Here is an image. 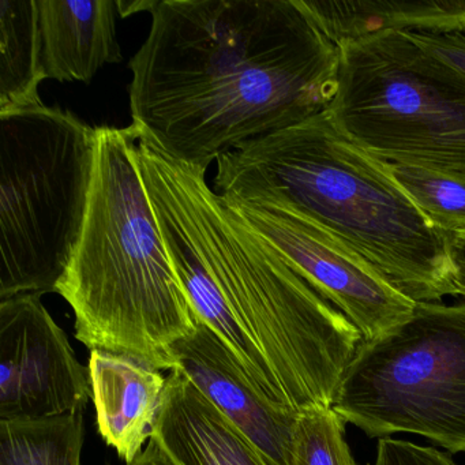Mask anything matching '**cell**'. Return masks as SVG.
<instances>
[{"label":"cell","instance_id":"6da1fadb","mask_svg":"<svg viewBox=\"0 0 465 465\" xmlns=\"http://www.w3.org/2000/svg\"><path fill=\"white\" fill-rule=\"evenodd\" d=\"M130 61L135 132L209 167L331 108L340 47L298 0H160Z\"/></svg>","mask_w":465,"mask_h":465},{"label":"cell","instance_id":"7a4b0ae2","mask_svg":"<svg viewBox=\"0 0 465 465\" xmlns=\"http://www.w3.org/2000/svg\"><path fill=\"white\" fill-rule=\"evenodd\" d=\"M224 200L273 203L309 217L371 262L413 302L456 295L448 233L348 140L329 110L242 143L217 160Z\"/></svg>","mask_w":465,"mask_h":465},{"label":"cell","instance_id":"3957f363","mask_svg":"<svg viewBox=\"0 0 465 465\" xmlns=\"http://www.w3.org/2000/svg\"><path fill=\"white\" fill-rule=\"evenodd\" d=\"M135 148L132 124L96 127L85 224L56 292L89 350L173 371V348L200 318L168 255Z\"/></svg>","mask_w":465,"mask_h":465},{"label":"cell","instance_id":"277c9868","mask_svg":"<svg viewBox=\"0 0 465 465\" xmlns=\"http://www.w3.org/2000/svg\"><path fill=\"white\" fill-rule=\"evenodd\" d=\"M137 134L138 159L167 187L233 314L252 336L295 412L331 407L364 337L302 279L206 182L208 167L173 159Z\"/></svg>","mask_w":465,"mask_h":465},{"label":"cell","instance_id":"5b68a950","mask_svg":"<svg viewBox=\"0 0 465 465\" xmlns=\"http://www.w3.org/2000/svg\"><path fill=\"white\" fill-rule=\"evenodd\" d=\"M96 127L42 104L0 115V301L56 292L80 242Z\"/></svg>","mask_w":465,"mask_h":465},{"label":"cell","instance_id":"8992f818","mask_svg":"<svg viewBox=\"0 0 465 465\" xmlns=\"http://www.w3.org/2000/svg\"><path fill=\"white\" fill-rule=\"evenodd\" d=\"M340 47L337 129L381 162L465 173V74L404 32Z\"/></svg>","mask_w":465,"mask_h":465},{"label":"cell","instance_id":"52a82bcc","mask_svg":"<svg viewBox=\"0 0 465 465\" xmlns=\"http://www.w3.org/2000/svg\"><path fill=\"white\" fill-rule=\"evenodd\" d=\"M331 408L371 438L405 432L465 451V302H416L407 321L363 340Z\"/></svg>","mask_w":465,"mask_h":465},{"label":"cell","instance_id":"ba28073f","mask_svg":"<svg viewBox=\"0 0 465 465\" xmlns=\"http://www.w3.org/2000/svg\"><path fill=\"white\" fill-rule=\"evenodd\" d=\"M320 295L341 312L364 340L407 321L416 302L397 290L352 247L288 206L224 200Z\"/></svg>","mask_w":465,"mask_h":465},{"label":"cell","instance_id":"9c48e42d","mask_svg":"<svg viewBox=\"0 0 465 465\" xmlns=\"http://www.w3.org/2000/svg\"><path fill=\"white\" fill-rule=\"evenodd\" d=\"M91 372L42 295L0 301V420H29L83 412Z\"/></svg>","mask_w":465,"mask_h":465},{"label":"cell","instance_id":"30bf717a","mask_svg":"<svg viewBox=\"0 0 465 465\" xmlns=\"http://www.w3.org/2000/svg\"><path fill=\"white\" fill-rule=\"evenodd\" d=\"M173 356L176 369L272 465H292L299 412L263 397L219 334L200 320Z\"/></svg>","mask_w":465,"mask_h":465},{"label":"cell","instance_id":"8fae6325","mask_svg":"<svg viewBox=\"0 0 465 465\" xmlns=\"http://www.w3.org/2000/svg\"><path fill=\"white\" fill-rule=\"evenodd\" d=\"M152 438L173 465H272L178 369L167 377Z\"/></svg>","mask_w":465,"mask_h":465},{"label":"cell","instance_id":"7c38bea8","mask_svg":"<svg viewBox=\"0 0 465 465\" xmlns=\"http://www.w3.org/2000/svg\"><path fill=\"white\" fill-rule=\"evenodd\" d=\"M92 394L100 435L126 464L153 437L167 378L124 355L92 351Z\"/></svg>","mask_w":465,"mask_h":465},{"label":"cell","instance_id":"4fadbf2b","mask_svg":"<svg viewBox=\"0 0 465 465\" xmlns=\"http://www.w3.org/2000/svg\"><path fill=\"white\" fill-rule=\"evenodd\" d=\"M45 80L85 83L122 62L116 0H36Z\"/></svg>","mask_w":465,"mask_h":465},{"label":"cell","instance_id":"5bb4252c","mask_svg":"<svg viewBox=\"0 0 465 465\" xmlns=\"http://www.w3.org/2000/svg\"><path fill=\"white\" fill-rule=\"evenodd\" d=\"M337 45L380 32L465 34V0H298Z\"/></svg>","mask_w":465,"mask_h":465},{"label":"cell","instance_id":"9a60e30c","mask_svg":"<svg viewBox=\"0 0 465 465\" xmlns=\"http://www.w3.org/2000/svg\"><path fill=\"white\" fill-rule=\"evenodd\" d=\"M36 0H0V115L45 104Z\"/></svg>","mask_w":465,"mask_h":465},{"label":"cell","instance_id":"2e32d148","mask_svg":"<svg viewBox=\"0 0 465 465\" xmlns=\"http://www.w3.org/2000/svg\"><path fill=\"white\" fill-rule=\"evenodd\" d=\"M83 412L0 420V465H81Z\"/></svg>","mask_w":465,"mask_h":465},{"label":"cell","instance_id":"e0dca14e","mask_svg":"<svg viewBox=\"0 0 465 465\" xmlns=\"http://www.w3.org/2000/svg\"><path fill=\"white\" fill-rule=\"evenodd\" d=\"M382 163L389 178L437 230L465 231V173Z\"/></svg>","mask_w":465,"mask_h":465},{"label":"cell","instance_id":"ac0fdd59","mask_svg":"<svg viewBox=\"0 0 465 465\" xmlns=\"http://www.w3.org/2000/svg\"><path fill=\"white\" fill-rule=\"evenodd\" d=\"M292 465H358L345 440V421L331 407L299 412Z\"/></svg>","mask_w":465,"mask_h":465},{"label":"cell","instance_id":"d6986e66","mask_svg":"<svg viewBox=\"0 0 465 465\" xmlns=\"http://www.w3.org/2000/svg\"><path fill=\"white\" fill-rule=\"evenodd\" d=\"M374 465H456L448 456L430 446L408 440L381 438Z\"/></svg>","mask_w":465,"mask_h":465},{"label":"cell","instance_id":"ffe728a7","mask_svg":"<svg viewBox=\"0 0 465 465\" xmlns=\"http://www.w3.org/2000/svg\"><path fill=\"white\" fill-rule=\"evenodd\" d=\"M424 51L465 74V34H408Z\"/></svg>","mask_w":465,"mask_h":465},{"label":"cell","instance_id":"44dd1931","mask_svg":"<svg viewBox=\"0 0 465 465\" xmlns=\"http://www.w3.org/2000/svg\"><path fill=\"white\" fill-rule=\"evenodd\" d=\"M449 255L453 263L456 295L465 298V231L448 233Z\"/></svg>","mask_w":465,"mask_h":465},{"label":"cell","instance_id":"7402d4cb","mask_svg":"<svg viewBox=\"0 0 465 465\" xmlns=\"http://www.w3.org/2000/svg\"><path fill=\"white\" fill-rule=\"evenodd\" d=\"M127 465H173V462L168 459L167 454L164 453L159 442L152 438L146 443L145 449L141 451L140 456Z\"/></svg>","mask_w":465,"mask_h":465},{"label":"cell","instance_id":"603a6c76","mask_svg":"<svg viewBox=\"0 0 465 465\" xmlns=\"http://www.w3.org/2000/svg\"><path fill=\"white\" fill-rule=\"evenodd\" d=\"M160 0H116V7L122 17L126 18L137 13H152Z\"/></svg>","mask_w":465,"mask_h":465}]
</instances>
